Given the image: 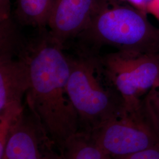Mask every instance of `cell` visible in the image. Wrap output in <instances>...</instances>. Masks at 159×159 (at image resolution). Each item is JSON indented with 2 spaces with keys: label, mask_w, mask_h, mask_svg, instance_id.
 Listing matches in <instances>:
<instances>
[{
  "label": "cell",
  "mask_w": 159,
  "mask_h": 159,
  "mask_svg": "<svg viewBox=\"0 0 159 159\" xmlns=\"http://www.w3.org/2000/svg\"><path fill=\"white\" fill-rule=\"evenodd\" d=\"M48 33L25 47L30 85L26 101L60 152L79 130V117L67 91L70 58Z\"/></svg>",
  "instance_id": "6da1fadb"
},
{
  "label": "cell",
  "mask_w": 159,
  "mask_h": 159,
  "mask_svg": "<svg viewBox=\"0 0 159 159\" xmlns=\"http://www.w3.org/2000/svg\"><path fill=\"white\" fill-rule=\"evenodd\" d=\"M78 37L95 48L109 46L118 51L159 53V29L148 21L146 13L116 0H100Z\"/></svg>",
  "instance_id": "7a4b0ae2"
},
{
  "label": "cell",
  "mask_w": 159,
  "mask_h": 159,
  "mask_svg": "<svg viewBox=\"0 0 159 159\" xmlns=\"http://www.w3.org/2000/svg\"><path fill=\"white\" fill-rule=\"evenodd\" d=\"M70 65L67 94L80 125H84L83 131L89 133L119 113L123 108L122 100L102 85L97 76L100 70L98 58L87 56L70 58Z\"/></svg>",
  "instance_id": "3957f363"
},
{
  "label": "cell",
  "mask_w": 159,
  "mask_h": 159,
  "mask_svg": "<svg viewBox=\"0 0 159 159\" xmlns=\"http://www.w3.org/2000/svg\"><path fill=\"white\" fill-rule=\"evenodd\" d=\"M98 62L127 110L140 108L144 97L159 79V53L117 51Z\"/></svg>",
  "instance_id": "277c9868"
},
{
  "label": "cell",
  "mask_w": 159,
  "mask_h": 159,
  "mask_svg": "<svg viewBox=\"0 0 159 159\" xmlns=\"http://www.w3.org/2000/svg\"><path fill=\"white\" fill-rule=\"evenodd\" d=\"M97 144L113 157L126 156L159 145V133L144 109L119 113L89 133Z\"/></svg>",
  "instance_id": "5b68a950"
},
{
  "label": "cell",
  "mask_w": 159,
  "mask_h": 159,
  "mask_svg": "<svg viewBox=\"0 0 159 159\" xmlns=\"http://www.w3.org/2000/svg\"><path fill=\"white\" fill-rule=\"evenodd\" d=\"M55 143L31 113H24L12 131L0 159H61Z\"/></svg>",
  "instance_id": "8992f818"
},
{
  "label": "cell",
  "mask_w": 159,
  "mask_h": 159,
  "mask_svg": "<svg viewBox=\"0 0 159 159\" xmlns=\"http://www.w3.org/2000/svg\"><path fill=\"white\" fill-rule=\"evenodd\" d=\"M100 0H55L47 26L53 41L64 47L85 29Z\"/></svg>",
  "instance_id": "52a82bcc"
},
{
  "label": "cell",
  "mask_w": 159,
  "mask_h": 159,
  "mask_svg": "<svg viewBox=\"0 0 159 159\" xmlns=\"http://www.w3.org/2000/svg\"><path fill=\"white\" fill-rule=\"evenodd\" d=\"M30 85L29 67L23 55L0 56V111L24 107L23 98Z\"/></svg>",
  "instance_id": "ba28073f"
},
{
  "label": "cell",
  "mask_w": 159,
  "mask_h": 159,
  "mask_svg": "<svg viewBox=\"0 0 159 159\" xmlns=\"http://www.w3.org/2000/svg\"><path fill=\"white\" fill-rule=\"evenodd\" d=\"M55 0H16L15 14L23 25L39 29L47 26Z\"/></svg>",
  "instance_id": "9c48e42d"
},
{
  "label": "cell",
  "mask_w": 159,
  "mask_h": 159,
  "mask_svg": "<svg viewBox=\"0 0 159 159\" xmlns=\"http://www.w3.org/2000/svg\"><path fill=\"white\" fill-rule=\"evenodd\" d=\"M60 153L61 159H114L83 131L70 139Z\"/></svg>",
  "instance_id": "30bf717a"
},
{
  "label": "cell",
  "mask_w": 159,
  "mask_h": 159,
  "mask_svg": "<svg viewBox=\"0 0 159 159\" xmlns=\"http://www.w3.org/2000/svg\"><path fill=\"white\" fill-rule=\"evenodd\" d=\"M24 113V107H13L0 111V158L12 131Z\"/></svg>",
  "instance_id": "8fae6325"
},
{
  "label": "cell",
  "mask_w": 159,
  "mask_h": 159,
  "mask_svg": "<svg viewBox=\"0 0 159 159\" xmlns=\"http://www.w3.org/2000/svg\"><path fill=\"white\" fill-rule=\"evenodd\" d=\"M143 108L159 133V79L143 100Z\"/></svg>",
  "instance_id": "7c38bea8"
},
{
  "label": "cell",
  "mask_w": 159,
  "mask_h": 159,
  "mask_svg": "<svg viewBox=\"0 0 159 159\" xmlns=\"http://www.w3.org/2000/svg\"><path fill=\"white\" fill-rule=\"evenodd\" d=\"M113 158L114 159H159V145L139 152Z\"/></svg>",
  "instance_id": "4fadbf2b"
},
{
  "label": "cell",
  "mask_w": 159,
  "mask_h": 159,
  "mask_svg": "<svg viewBox=\"0 0 159 159\" xmlns=\"http://www.w3.org/2000/svg\"><path fill=\"white\" fill-rule=\"evenodd\" d=\"M12 20L11 0H0V23Z\"/></svg>",
  "instance_id": "5bb4252c"
},
{
  "label": "cell",
  "mask_w": 159,
  "mask_h": 159,
  "mask_svg": "<svg viewBox=\"0 0 159 159\" xmlns=\"http://www.w3.org/2000/svg\"><path fill=\"white\" fill-rule=\"evenodd\" d=\"M120 2H125L129 4L131 6L136 8L137 9L144 12H146V7L148 2L150 0H116Z\"/></svg>",
  "instance_id": "9a60e30c"
},
{
  "label": "cell",
  "mask_w": 159,
  "mask_h": 159,
  "mask_svg": "<svg viewBox=\"0 0 159 159\" xmlns=\"http://www.w3.org/2000/svg\"><path fill=\"white\" fill-rule=\"evenodd\" d=\"M146 12L153 15L159 21V0H150L146 7Z\"/></svg>",
  "instance_id": "2e32d148"
}]
</instances>
